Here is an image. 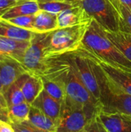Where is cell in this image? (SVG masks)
<instances>
[{
    "instance_id": "1",
    "label": "cell",
    "mask_w": 131,
    "mask_h": 132,
    "mask_svg": "<svg viewBox=\"0 0 131 132\" xmlns=\"http://www.w3.org/2000/svg\"><path fill=\"white\" fill-rule=\"evenodd\" d=\"M40 77L60 82L66 97L82 105L90 119L100 111V102L82 82L69 53L47 58L45 70Z\"/></svg>"
},
{
    "instance_id": "2",
    "label": "cell",
    "mask_w": 131,
    "mask_h": 132,
    "mask_svg": "<svg viewBox=\"0 0 131 132\" xmlns=\"http://www.w3.org/2000/svg\"><path fill=\"white\" fill-rule=\"evenodd\" d=\"M81 46L112 67L131 73V62L108 39L105 29L92 19Z\"/></svg>"
},
{
    "instance_id": "3",
    "label": "cell",
    "mask_w": 131,
    "mask_h": 132,
    "mask_svg": "<svg viewBox=\"0 0 131 132\" xmlns=\"http://www.w3.org/2000/svg\"><path fill=\"white\" fill-rule=\"evenodd\" d=\"M90 22L91 21L49 32L45 48L46 59L76 51L82 44Z\"/></svg>"
},
{
    "instance_id": "4",
    "label": "cell",
    "mask_w": 131,
    "mask_h": 132,
    "mask_svg": "<svg viewBox=\"0 0 131 132\" xmlns=\"http://www.w3.org/2000/svg\"><path fill=\"white\" fill-rule=\"evenodd\" d=\"M90 60L93 63L100 86L99 101L100 111L106 113L121 114L131 117V95L117 87L106 77L95 62Z\"/></svg>"
},
{
    "instance_id": "5",
    "label": "cell",
    "mask_w": 131,
    "mask_h": 132,
    "mask_svg": "<svg viewBox=\"0 0 131 132\" xmlns=\"http://www.w3.org/2000/svg\"><path fill=\"white\" fill-rule=\"evenodd\" d=\"M89 120L84 108L66 97L62 104L56 132H83Z\"/></svg>"
},
{
    "instance_id": "6",
    "label": "cell",
    "mask_w": 131,
    "mask_h": 132,
    "mask_svg": "<svg viewBox=\"0 0 131 132\" xmlns=\"http://www.w3.org/2000/svg\"><path fill=\"white\" fill-rule=\"evenodd\" d=\"M86 12L105 30L118 31L116 8L111 0H78Z\"/></svg>"
},
{
    "instance_id": "7",
    "label": "cell",
    "mask_w": 131,
    "mask_h": 132,
    "mask_svg": "<svg viewBox=\"0 0 131 132\" xmlns=\"http://www.w3.org/2000/svg\"><path fill=\"white\" fill-rule=\"evenodd\" d=\"M49 32H36L22 58V64L27 72L42 76L46 68L45 48Z\"/></svg>"
},
{
    "instance_id": "8",
    "label": "cell",
    "mask_w": 131,
    "mask_h": 132,
    "mask_svg": "<svg viewBox=\"0 0 131 132\" xmlns=\"http://www.w3.org/2000/svg\"><path fill=\"white\" fill-rule=\"evenodd\" d=\"M76 51L95 62L111 82H113L117 87H118L125 93L131 95V73L112 67L111 65L99 59L93 53L83 46H80Z\"/></svg>"
},
{
    "instance_id": "9",
    "label": "cell",
    "mask_w": 131,
    "mask_h": 132,
    "mask_svg": "<svg viewBox=\"0 0 131 132\" xmlns=\"http://www.w3.org/2000/svg\"><path fill=\"white\" fill-rule=\"evenodd\" d=\"M69 54L73 60L74 65L82 82L93 96L99 101L100 86L92 62L84 55L77 51Z\"/></svg>"
},
{
    "instance_id": "10",
    "label": "cell",
    "mask_w": 131,
    "mask_h": 132,
    "mask_svg": "<svg viewBox=\"0 0 131 132\" xmlns=\"http://www.w3.org/2000/svg\"><path fill=\"white\" fill-rule=\"evenodd\" d=\"M25 73L29 72L19 61L11 56L0 54V77L3 94Z\"/></svg>"
},
{
    "instance_id": "11",
    "label": "cell",
    "mask_w": 131,
    "mask_h": 132,
    "mask_svg": "<svg viewBox=\"0 0 131 132\" xmlns=\"http://www.w3.org/2000/svg\"><path fill=\"white\" fill-rule=\"evenodd\" d=\"M97 116L108 132H131V117L100 111Z\"/></svg>"
},
{
    "instance_id": "12",
    "label": "cell",
    "mask_w": 131,
    "mask_h": 132,
    "mask_svg": "<svg viewBox=\"0 0 131 132\" xmlns=\"http://www.w3.org/2000/svg\"><path fill=\"white\" fill-rule=\"evenodd\" d=\"M62 104L51 97L43 89L31 105L58 122L61 113Z\"/></svg>"
},
{
    "instance_id": "13",
    "label": "cell",
    "mask_w": 131,
    "mask_h": 132,
    "mask_svg": "<svg viewBox=\"0 0 131 132\" xmlns=\"http://www.w3.org/2000/svg\"><path fill=\"white\" fill-rule=\"evenodd\" d=\"M58 29L76 26L86 22H90L92 18L79 5L66 9L57 15Z\"/></svg>"
},
{
    "instance_id": "14",
    "label": "cell",
    "mask_w": 131,
    "mask_h": 132,
    "mask_svg": "<svg viewBox=\"0 0 131 132\" xmlns=\"http://www.w3.org/2000/svg\"><path fill=\"white\" fill-rule=\"evenodd\" d=\"M30 41L12 39L0 36V54L11 56L22 63L24 54Z\"/></svg>"
},
{
    "instance_id": "15",
    "label": "cell",
    "mask_w": 131,
    "mask_h": 132,
    "mask_svg": "<svg viewBox=\"0 0 131 132\" xmlns=\"http://www.w3.org/2000/svg\"><path fill=\"white\" fill-rule=\"evenodd\" d=\"M35 32L16 26L0 18V36L12 39L31 41Z\"/></svg>"
},
{
    "instance_id": "16",
    "label": "cell",
    "mask_w": 131,
    "mask_h": 132,
    "mask_svg": "<svg viewBox=\"0 0 131 132\" xmlns=\"http://www.w3.org/2000/svg\"><path fill=\"white\" fill-rule=\"evenodd\" d=\"M43 89L42 77L37 74L29 73L22 87L25 102L32 104Z\"/></svg>"
},
{
    "instance_id": "17",
    "label": "cell",
    "mask_w": 131,
    "mask_h": 132,
    "mask_svg": "<svg viewBox=\"0 0 131 132\" xmlns=\"http://www.w3.org/2000/svg\"><path fill=\"white\" fill-rule=\"evenodd\" d=\"M34 32H49L58 29L57 14L49 13L45 11H39L35 15Z\"/></svg>"
},
{
    "instance_id": "18",
    "label": "cell",
    "mask_w": 131,
    "mask_h": 132,
    "mask_svg": "<svg viewBox=\"0 0 131 132\" xmlns=\"http://www.w3.org/2000/svg\"><path fill=\"white\" fill-rule=\"evenodd\" d=\"M29 121L41 132H56L57 121L31 105Z\"/></svg>"
},
{
    "instance_id": "19",
    "label": "cell",
    "mask_w": 131,
    "mask_h": 132,
    "mask_svg": "<svg viewBox=\"0 0 131 132\" xmlns=\"http://www.w3.org/2000/svg\"><path fill=\"white\" fill-rule=\"evenodd\" d=\"M105 33L119 51L131 62V34L120 30H105Z\"/></svg>"
},
{
    "instance_id": "20",
    "label": "cell",
    "mask_w": 131,
    "mask_h": 132,
    "mask_svg": "<svg viewBox=\"0 0 131 132\" xmlns=\"http://www.w3.org/2000/svg\"><path fill=\"white\" fill-rule=\"evenodd\" d=\"M39 11H40L37 0H26L22 2H19L15 6L10 9L6 13H5L1 19H9L15 17L35 15Z\"/></svg>"
},
{
    "instance_id": "21",
    "label": "cell",
    "mask_w": 131,
    "mask_h": 132,
    "mask_svg": "<svg viewBox=\"0 0 131 132\" xmlns=\"http://www.w3.org/2000/svg\"><path fill=\"white\" fill-rule=\"evenodd\" d=\"M29 73H25L23 75H22L15 83H13L4 92L3 94L7 102L8 107H11L13 105L25 102V99L22 90V87Z\"/></svg>"
},
{
    "instance_id": "22",
    "label": "cell",
    "mask_w": 131,
    "mask_h": 132,
    "mask_svg": "<svg viewBox=\"0 0 131 132\" xmlns=\"http://www.w3.org/2000/svg\"><path fill=\"white\" fill-rule=\"evenodd\" d=\"M37 2L40 10L57 15L80 5L78 0H37Z\"/></svg>"
},
{
    "instance_id": "23",
    "label": "cell",
    "mask_w": 131,
    "mask_h": 132,
    "mask_svg": "<svg viewBox=\"0 0 131 132\" xmlns=\"http://www.w3.org/2000/svg\"><path fill=\"white\" fill-rule=\"evenodd\" d=\"M31 104L23 102L16 105L8 107L7 121L11 124L22 123L29 121Z\"/></svg>"
},
{
    "instance_id": "24",
    "label": "cell",
    "mask_w": 131,
    "mask_h": 132,
    "mask_svg": "<svg viewBox=\"0 0 131 132\" xmlns=\"http://www.w3.org/2000/svg\"><path fill=\"white\" fill-rule=\"evenodd\" d=\"M117 14L119 30L131 34V11L118 0H111Z\"/></svg>"
},
{
    "instance_id": "25",
    "label": "cell",
    "mask_w": 131,
    "mask_h": 132,
    "mask_svg": "<svg viewBox=\"0 0 131 132\" xmlns=\"http://www.w3.org/2000/svg\"><path fill=\"white\" fill-rule=\"evenodd\" d=\"M43 82L44 90L53 98L58 101L63 103L66 97V93L64 86L60 83L54 80H51L44 77H41Z\"/></svg>"
},
{
    "instance_id": "26",
    "label": "cell",
    "mask_w": 131,
    "mask_h": 132,
    "mask_svg": "<svg viewBox=\"0 0 131 132\" xmlns=\"http://www.w3.org/2000/svg\"><path fill=\"white\" fill-rule=\"evenodd\" d=\"M35 15H22V16L15 17V18L7 19V21L16 26H19V27H21L23 29H26L34 32L33 23H34Z\"/></svg>"
},
{
    "instance_id": "27",
    "label": "cell",
    "mask_w": 131,
    "mask_h": 132,
    "mask_svg": "<svg viewBox=\"0 0 131 132\" xmlns=\"http://www.w3.org/2000/svg\"><path fill=\"white\" fill-rule=\"evenodd\" d=\"M83 132H108L104 128L97 115L90 118L86 124Z\"/></svg>"
},
{
    "instance_id": "28",
    "label": "cell",
    "mask_w": 131,
    "mask_h": 132,
    "mask_svg": "<svg viewBox=\"0 0 131 132\" xmlns=\"http://www.w3.org/2000/svg\"><path fill=\"white\" fill-rule=\"evenodd\" d=\"M15 132H41L37 128H36L29 121L18 123V124H12Z\"/></svg>"
},
{
    "instance_id": "29",
    "label": "cell",
    "mask_w": 131,
    "mask_h": 132,
    "mask_svg": "<svg viewBox=\"0 0 131 132\" xmlns=\"http://www.w3.org/2000/svg\"><path fill=\"white\" fill-rule=\"evenodd\" d=\"M19 3V2H13L11 0H0V18L10 9L15 6Z\"/></svg>"
},
{
    "instance_id": "30",
    "label": "cell",
    "mask_w": 131,
    "mask_h": 132,
    "mask_svg": "<svg viewBox=\"0 0 131 132\" xmlns=\"http://www.w3.org/2000/svg\"><path fill=\"white\" fill-rule=\"evenodd\" d=\"M8 110V107L4 97V94L2 93H0V119L4 120L5 118L7 121Z\"/></svg>"
},
{
    "instance_id": "31",
    "label": "cell",
    "mask_w": 131,
    "mask_h": 132,
    "mask_svg": "<svg viewBox=\"0 0 131 132\" xmlns=\"http://www.w3.org/2000/svg\"><path fill=\"white\" fill-rule=\"evenodd\" d=\"M0 132H15V130L10 122L0 119Z\"/></svg>"
},
{
    "instance_id": "32",
    "label": "cell",
    "mask_w": 131,
    "mask_h": 132,
    "mask_svg": "<svg viewBox=\"0 0 131 132\" xmlns=\"http://www.w3.org/2000/svg\"><path fill=\"white\" fill-rule=\"evenodd\" d=\"M118 1L131 11V0H118Z\"/></svg>"
},
{
    "instance_id": "33",
    "label": "cell",
    "mask_w": 131,
    "mask_h": 132,
    "mask_svg": "<svg viewBox=\"0 0 131 132\" xmlns=\"http://www.w3.org/2000/svg\"><path fill=\"white\" fill-rule=\"evenodd\" d=\"M0 93H2V94H3V91H2V82H1V77H0Z\"/></svg>"
},
{
    "instance_id": "34",
    "label": "cell",
    "mask_w": 131,
    "mask_h": 132,
    "mask_svg": "<svg viewBox=\"0 0 131 132\" xmlns=\"http://www.w3.org/2000/svg\"><path fill=\"white\" fill-rule=\"evenodd\" d=\"M11 1L16 2H24V1H26V0H11Z\"/></svg>"
}]
</instances>
